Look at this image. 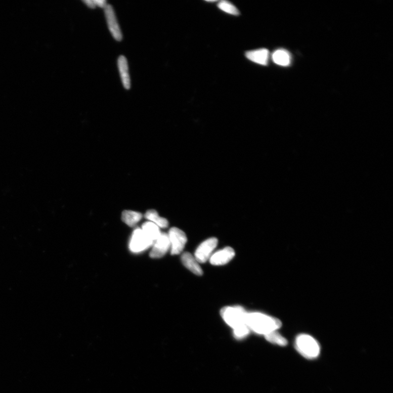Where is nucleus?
I'll return each mask as SVG.
<instances>
[{"label":"nucleus","instance_id":"21","mask_svg":"<svg viewBox=\"0 0 393 393\" xmlns=\"http://www.w3.org/2000/svg\"><path fill=\"white\" fill-rule=\"evenodd\" d=\"M83 2L90 9H94L96 8V6L94 4V1H90V0H86V1H83Z\"/></svg>","mask_w":393,"mask_h":393},{"label":"nucleus","instance_id":"17","mask_svg":"<svg viewBox=\"0 0 393 393\" xmlns=\"http://www.w3.org/2000/svg\"><path fill=\"white\" fill-rule=\"evenodd\" d=\"M265 336L267 341L274 344H278L279 346H285L288 343L287 340L285 337L277 332V330L268 333Z\"/></svg>","mask_w":393,"mask_h":393},{"label":"nucleus","instance_id":"2","mask_svg":"<svg viewBox=\"0 0 393 393\" xmlns=\"http://www.w3.org/2000/svg\"><path fill=\"white\" fill-rule=\"evenodd\" d=\"M295 347L296 351L307 359H315L320 354L319 342L313 337L308 334H300L296 337Z\"/></svg>","mask_w":393,"mask_h":393},{"label":"nucleus","instance_id":"7","mask_svg":"<svg viewBox=\"0 0 393 393\" xmlns=\"http://www.w3.org/2000/svg\"><path fill=\"white\" fill-rule=\"evenodd\" d=\"M217 243L218 240L216 238H211L205 240L198 246L195 254V257L198 263L204 264L210 259Z\"/></svg>","mask_w":393,"mask_h":393},{"label":"nucleus","instance_id":"5","mask_svg":"<svg viewBox=\"0 0 393 393\" xmlns=\"http://www.w3.org/2000/svg\"><path fill=\"white\" fill-rule=\"evenodd\" d=\"M171 253L173 255L180 254L184 249L187 242V237L185 233L177 227H172L168 234Z\"/></svg>","mask_w":393,"mask_h":393},{"label":"nucleus","instance_id":"1","mask_svg":"<svg viewBox=\"0 0 393 393\" xmlns=\"http://www.w3.org/2000/svg\"><path fill=\"white\" fill-rule=\"evenodd\" d=\"M245 322L253 332L265 335L277 330L282 325L279 320L259 313H247Z\"/></svg>","mask_w":393,"mask_h":393},{"label":"nucleus","instance_id":"6","mask_svg":"<svg viewBox=\"0 0 393 393\" xmlns=\"http://www.w3.org/2000/svg\"><path fill=\"white\" fill-rule=\"evenodd\" d=\"M104 10L109 30L114 39L119 42L122 39V33L114 10L112 5L108 4Z\"/></svg>","mask_w":393,"mask_h":393},{"label":"nucleus","instance_id":"9","mask_svg":"<svg viewBox=\"0 0 393 393\" xmlns=\"http://www.w3.org/2000/svg\"><path fill=\"white\" fill-rule=\"evenodd\" d=\"M235 256L232 247H227L211 255L210 264L213 266H222L228 264Z\"/></svg>","mask_w":393,"mask_h":393},{"label":"nucleus","instance_id":"4","mask_svg":"<svg viewBox=\"0 0 393 393\" xmlns=\"http://www.w3.org/2000/svg\"><path fill=\"white\" fill-rule=\"evenodd\" d=\"M153 242L150 240L141 229L134 230L129 241V248L134 253H140L149 249L153 245Z\"/></svg>","mask_w":393,"mask_h":393},{"label":"nucleus","instance_id":"14","mask_svg":"<svg viewBox=\"0 0 393 393\" xmlns=\"http://www.w3.org/2000/svg\"><path fill=\"white\" fill-rule=\"evenodd\" d=\"M144 217L151 222L157 225L159 228L165 229L168 227L169 223L166 219L160 217L158 212L153 209L148 210L145 213Z\"/></svg>","mask_w":393,"mask_h":393},{"label":"nucleus","instance_id":"3","mask_svg":"<svg viewBox=\"0 0 393 393\" xmlns=\"http://www.w3.org/2000/svg\"><path fill=\"white\" fill-rule=\"evenodd\" d=\"M246 315L245 310L241 307H227L221 310L223 319L233 329L246 325Z\"/></svg>","mask_w":393,"mask_h":393},{"label":"nucleus","instance_id":"16","mask_svg":"<svg viewBox=\"0 0 393 393\" xmlns=\"http://www.w3.org/2000/svg\"><path fill=\"white\" fill-rule=\"evenodd\" d=\"M273 60L276 64L282 66H288L291 61L290 55L284 50L275 51L273 55Z\"/></svg>","mask_w":393,"mask_h":393},{"label":"nucleus","instance_id":"13","mask_svg":"<svg viewBox=\"0 0 393 393\" xmlns=\"http://www.w3.org/2000/svg\"><path fill=\"white\" fill-rule=\"evenodd\" d=\"M142 230L145 235L153 243L160 236L161 232L160 228L153 223L147 222L144 223L142 227Z\"/></svg>","mask_w":393,"mask_h":393},{"label":"nucleus","instance_id":"19","mask_svg":"<svg viewBox=\"0 0 393 393\" xmlns=\"http://www.w3.org/2000/svg\"><path fill=\"white\" fill-rule=\"evenodd\" d=\"M249 332L250 329L246 325L234 329V336L239 339L244 338V337L249 335Z\"/></svg>","mask_w":393,"mask_h":393},{"label":"nucleus","instance_id":"18","mask_svg":"<svg viewBox=\"0 0 393 393\" xmlns=\"http://www.w3.org/2000/svg\"><path fill=\"white\" fill-rule=\"evenodd\" d=\"M217 6L221 10L230 14V15L234 16H238L239 15V12L236 7L228 2H220Z\"/></svg>","mask_w":393,"mask_h":393},{"label":"nucleus","instance_id":"12","mask_svg":"<svg viewBox=\"0 0 393 393\" xmlns=\"http://www.w3.org/2000/svg\"><path fill=\"white\" fill-rule=\"evenodd\" d=\"M182 261L185 267L193 273L198 276L203 274V271L198 262L190 253L184 252L182 256Z\"/></svg>","mask_w":393,"mask_h":393},{"label":"nucleus","instance_id":"8","mask_svg":"<svg viewBox=\"0 0 393 393\" xmlns=\"http://www.w3.org/2000/svg\"><path fill=\"white\" fill-rule=\"evenodd\" d=\"M152 246L150 253L151 258H159L164 256L170 248L168 234L161 233Z\"/></svg>","mask_w":393,"mask_h":393},{"label":"nucleus","instance_id":"10","mask_svg":"<svg viewBox=\"0 0 393 393\" xmlns=\"http://www.w3.org/2000/svg\"><path fill=\"white\" fill-rule=\"evenodd\" d=\"M118 66L122 84L126 90L130 88V79L129 73L128 64L125 57L121 55L118 60Z\"/></svg>","mask_w":393,"mask_h":393},{"label":"nucleus","instance_id":"11","mask_svg":"<svg viewBox=\"0 0 393 393\" xmlns=\"http://www.w3.org/2000/svg\"><path fill=\"white\" fill-rule=\"evenodd\" d=\"M246 57L253 63L266 66L268 63L270 52L266 49L249 51L246 52Z\"/></svg>","mask_w":393,"mask_h":393},{"label":"nucleus","instance_id":"20","mask_svg":"<svg viewBox=\"0 0 393 393\" xmlns=\"http://www.w3.org/2000/svg\"><path fill=\"white\" fill-rule=\"evenodd\" d=\"M94 2L96 7L98 6L103 9H104L107 5V2L104 1V0H94Z\"/></svg>","mask_w":393,"mask_h":393},{"label":"nucleus","instance_id":"15","mask_svg":"<svg viewBox=\"0 0 393 393\" xmlns=\"http://www.w3.org/2000/svg\"><path fill=\"white\" fill-rule=\"evenodd\" d=\"M143 215L141 213L132 210L123 211L122 220L124 223L129 227H134L142 220Z\"/></svg>","mask_w":393,"mask_h":393}]
</instances>
